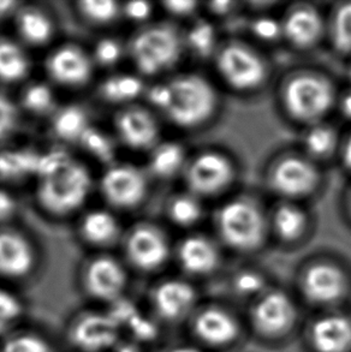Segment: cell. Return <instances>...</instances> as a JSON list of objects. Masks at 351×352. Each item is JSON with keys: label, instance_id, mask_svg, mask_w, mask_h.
Returning a JSON list of instances; mask_svg holds the SVG:
<instances>
[{"label": "cell", "instance_id": "b9f144b4", "mask_svg": "<svg viewBox=\"0 0 351 352\" xmlns=\"http://www.w3.org/2000/svg\"><path fill=\"white\" fill-rule=\"evenodd\" d=\"M17 118L14 106L4 96H0V138L8 136L14 129Z\"/></svg>", "mask_w": 351, "mask_h": 352}, {"label": "cell", "instance_id": "e575fe53", "mask_svg": "<svg viewBox=\"0 0 351 352\" xmlns=\"http://www.w3.org/2000/svg\"><path fill=\"white\" fill-rule=\"evenodd\" d=\"M80 141L90 153L104 162H109L114 157V147L109 138L95 129H88Z\"/></svg>", "mask_w": 351, "mask_h": 352}, {"label": "cell", "instance_id": "7bdbcfd3", "mask_svg": "<svg viewBox=\"0 0 351 352\" xmlns=\"http://www.w3.org/2000/svg\"><path fill=\"white\" fill-rule=\"evenodd\" d=\"M128 327L133 331V333L138 339H142V340H149L154 338V336L157 334V329L152 321H149L140 314L136 315L129 322Z\"/></svg>", "mask_w": 351, "mask_h": 352}, {"label": "cell", "instance_id": "8d00e7d4", "mask_svg": "<svg viewBox=\"0 0 351 352\" xmlns=\"http://www.w3.org/2000/svg\"><path fill=\"white\" fill-rule=\"evenodd\" d=\"M309 151L315 155H325L332 151L336 143V136L331 129L318 126L313 129L306 138Z\"/></svg>", "mask_w": 351, "mask_h": 352}, {"label": "cell", "instance_id": "83f0119b", "mask_svg": "<svg viewBox=\"0 0 351 352\" xmlns=\"http://www.w3.org/2000/svg\"><path fill=\"white\" fill-rule=\"evenodd\" d=\"M184 162V153L176 143H165L153 153L151 166L158 176L169 177L175 175Z\"/></svg>", "mask_w": 351, "mask_h": 352}, {"label": "cell", "instance_id": "30bf717a", "mask_svg": "<svg viewBox=\"0 0 351 352\" xmlns=\"http://www.w3.org/2000/svg\"><path fill=\"white\" fill-rule=\"evenodd\" d=\"M119 329L120 326L109 314H89L74 326L72 339L83 350L101 351L117 343Z\"/></svg>", "mask_w": 351, "mask_h": 352}, {"label": "cell", "instance_id": "db71d44e", "mask_svg": "<svg viewBox=\"0 0 351 352\" xmlns=\"http://www.w3.org/2000/svg\"><path fill=\"white\" fill-rule=\"evenodd\" d=\"M117 352H141L140 351V349L136 348V346H134V345H120L119 346Z\"/></svg>", "mask_w": 351, "mask_h": 352}, {"label": "cell", "instance_id": "484cf974", "mask_svg": "<svg viewBox=\"0 0 351 352\" xmlns=\"http://www.w3.org/2000/svg\"><path fill=\"white\" fill-rule=\"evenodd\" d=\"M28 72V59L22 50L9 41H0V78L17 81Z\"/></svg>", "mask_w": 351, "mask_h": 352}, {"label": "cell", "instance_id": "7a4b0ae2", "mask_svg": "<svg viewBox=\"0 0 351 352\" xmlns=\"http://www.w3.org/2000/svg\"><path fill=\"white\" fill-rule=\"evenodd\" d=\"M169 86L171 101L165 112L176 124L194 126L212 115L215 107V94L212 87L201 77H180Z\"/></svg>", "mask_w": 351, "mask_h": 352}, {"label": "cell", "instance_id": "d4e9b609", "mask_svg": "<svg viewBox=\"0 0 351 352\" xmlns=\"http://www.w3.org/2000/svg\"><path fill=\"white\" fill-rule=\"evenodd\" d=\"M53 128L59 138L65 140H81L88 126L87 116L80 107L69 106L58 112Z\"/></svg>", "mask_w": 351, "mask_h": 352}, {"label": "cell", "instance_id": "5bb4252c", "mask_svg": "<svg viewBox=\"0 0 351 352\" xmlns=\"http://www.w3.org/2000/svg\"><path fill=\"white\" fill-rule=\"evenodd\" d=\"M86 283L92 295L100 300H114L123 290L125 273L114 258L100 257L88 267Z\"/></svg>", "mask_w": 351, "mask_h": 352}, {"label": "cell", "instance_id": "d6986e66", "mask_svg": "<svg viewBox=\"0 0 351 352\" xmlns=\"http://www.w3.org/2000/svg\"><path fill=\"white\" fill-rule=\"evenodd\" d=\"M119 136L128 146L148 148L157 141L158 126L152 116L140 109L124 111L117 119Z\"/></svg>", "mask_w": 351, "mask_h": 352}, {"label": "cell", "instance_id": "ac0fdd59", "mask_svg": "<svg viewBox=\"0 0 351 352\" xmlns=\"http://www.w3.org/2000/svg\"><path fill=\"white\" fill-rule=\"evenodd\" d=\"M34 265V252L29 243L14 232L0 234V273L11 278L28 274Z\"/></svg>", "mask_w": 351, "mask_h": 352}, {"label": "cell", "instance_id": "f5cc1de1", "mask_svg": "<svg viewBox=\"0 0 351 352\" xmlns=\"http://www.w3.org/2000/svg\"><path fill=\"white\" fill-rule=\"evenodd\" d=\"M344 160L347 162V165L351 167V138L348 141L347 147L344 151Z\"/></svg>", "mask_w": 351, "mask_h": 352}, {"label": "cell", "instance_id": "7402d4cb", "mask_svg": "<svg viewBox=\"0 0 351 352\" xmlns=\"http://www.w3.org/2000/svg\"><path fill=\"white\" fill-rule=\"evenodd\" d=\"M284 30L291 43L307 47L318 40L323 30V23L314 10L299 9L288 17Z\"/></svg>", "mask_w": 351, "mask_h": 352}, {"label": "cell", "instance_id": "9a60e30c", "mask_svg": "<svg viewBox=\"0 0 351 352\" xmlns=\"http://www.w3.org/2000/svg\"><path fill=\"white\" fill-rule=\"evenodd\" d=\"M48 72L56 81L67 86H78L89 78L92 65L80 48L62 47L48 60Z\"/></svg>", "mask_w": 351, "mask_h": 352}, {"label": "cell", "instance_id": "8fae6325", "mask_svg": "<svg viewBox=\"0 0 351 352\" xmlns=\"http://www.w3.org/2000/svg\"><path fill=\"white\" fill-rule=\"evenodd\" d=\"M318 173L312 165L301 159L290 157L280 162L273 172L275 189L288 196H301L313 190Z\"/></svg>", "mask_w": 351, "mask_h": 352}, {"label": "cell", "instance_id": "ee69618b", "mask_svg": "<svg viewBox=\"0 0 351 352\" xmlns=\"http://www.w3.org/2000/svg\"><path fill=\"white\" fill-rule=\"evenodd\" d=\"M149 100L152 101L154 105L167 111L171 101V91L169 85H160V86L153 87L149 91Z\"/></svg>", "mask_w": 351, "mask_h": 352}, {"label": "cell", "instance_id": "836d02e7", "mask_svg": "<svg viewBox=\"0 0 351 352\" xmlns=\"http://www.w3.org/2000/svg\"><path fill=\"white\" fill-rule=\"evenodd\" d=\"M170 214L177 224L191 225L199 219L200 215H201V208L194 199L183 196V197L176 199L172 202Z\"/></svg>", "mask_w": 351, "mask_h": 352}, {"label": "cell", "instance_id": "277c9868", "mask_svg": "<svg viewBox=\"0 0 351 352\" xmlns=\"http://www.w3.org/2000/svg\"><path fill=\"white\" fill-rule=\"evenodd\" d=\"M220 234L225 242L242 250L257 248L262 242L265 224L260 210L244 201L225 206L218 219Z\"/></svg>", "mask_w": 351, "mask_h": 352}, {"label": "cell", "instance_id": "8992f818", "mask_svg": "<svg viewBox=\"0 0 351 352\" xmlns=\"http://www.w3.org/2000/svg\"><path fill=\"white\" fill-rule=\"evenodd\" d=\"M218 67L225 80L238 89L259 86L265 77V65L248 48L233 45L219 54Z\"/></svg>", "mask_w": 351, "mask_h": 352}, {"label": "cell", "instance_id": "7c38bea8", "mask_svg": "<svg viewBox=\"0 0 351 352\" xmlns=\"http://www.w3.org/2000/svg\"><path fill=\"white\" fill-rule=\"evenodd\" d=\"M128 254L136 266L149 271L165 262L169 248L165 238L157 230L140 228L129 238Z\"/></svg>", "mask_w": 351, "mask_h": 352}, {"label": "cell", "instance_id": "d6a6232c", "mask_svg": "<svg viewBox=\"0 0 351 352\" xmlns=\"http://www.w3.org/2000/svg\"><path fill=\"white\" fill-rule=\"evenodd\" d=\"M334 43L339 51L351 52V4L338 10L334 21Z\"/></svg>", "mask_w": 351, "mask_h": 352}, {"label": "cell", "instance_id": "681fc988", "mask_svg": "<svg viewBox=\"0 0 351 352\" xmlns=\"http://www.w3.org/2000/svg\"><path fill=\"white\" fill-rule=\"evenodd\" d=\"M14 1H8V0H0V17H3L5 14H9L10 11H12L16 6Z\"/></svg>", "mask_w": 351, "mask_h": 352}, {"label": "cell", "instance_id": "4dcf8cb0", "mask_svg": "<svg viewBox=\"0 0 351 352\" xmlns=\"http://www.w3.org/2000/svg\"><path fill=\"white\" fill-rule=\"evenodd\" d=\"M53 93L50 87L43 83H35L24 91L23 104L28 110L43 113L50 110L53 105Z\"/></svg>", "mask_w": 351, "mask_h": 352}, {"label": "cell", "instance_id": "e0dca14e", "mask_svg": "<svg viewBox=\"0 0 351 352\" xmlns=\"http://www.w3.org/2000/svg\"><path fill=\"white\" fill-rule=\"evenodd\" d=\"M195 300L196 294L193 286L180 280L162 283L153 297L158 313L167 320L183 318L194 307Z\"/></svg>", "mask_w": 351, "mask_h": 352}, {"label": "cell", "instance_id": "11a10c76", "mask_svg": "<svg viewBox=\"0 0 351 352\" xmlns=\"http://www.w3.org/2000/svg\"><path fill=\"white\" fill-rule=\"evenodd\" d=\"M170 352H201L198 349L191 348V346H180V348H176Z\"/></svg>", "mask_w": 351, "mask_h": 352}, {"label": "cell", "instance_id": "4fadbf2b", "mask_svg": "<svg viewBox=\"0 0 351 352\" xmlns=\"http://www.w3.org/2000/svg\"><path fill=\"white\" fill-rule=\"evenodd\" d=\"M304 294L318 303H331L342 297L345 291V278L337 267L317 265L304 274Z\"/></svg>", "mask_w": 351, "mask_h": 352}, {"label": "cell", "instance_id": "6da1fadb", "mask_svg": "<svg viewBox=\"0 0 351 352\" xmlns=\"http://www.w3.org/2000/svg\"><path fill=\"white\" fill-rule=\"evenodd\" d=\"M40 178L39 199L52 213L65 214L76 210L89 194V173L86 167L72 162L70 157Z\"/></svg>", "mask_w": 351, "mask_h": 352}, {"label": "cell", "instance_id": "cb8c5ba5", "mask_svg": "<svg viewBox=\"0 0 351 352\" xmlns=\"http://www.w3.org/2000/svg\"><path fill=\"white\" fill-rule=\"evenodd\" d=\"M82 232L89 242L104 244L116 237L118 232V225L109 213L104 210H95L83 220Z\"/></svg>", "mask_w": 351, "mask_h": 352}, {"label": "cell", "instance_id": "603a6c76", "mask_svg": "<svg viewBox=\"0 0 351 352\" xmlns=\"http://www.w3.org/2000/svg\"><path fill=\"white\" fill-rule=\"evenodd\" d=\"M40 154L32 151H11L0 153V176L21 178L38 173Z\"/></svg>", "mask_w": 351, "mask_h": 352}, {"label": "cell", "instance_id": "9c48e42d", "mask_svg": "<svg viewBox=\"0 0 351 352\" xmlns=\"http://www.w3.org/2000/svg\"><path fill=\"white\" fill-rule=\"evenodd\" d=\"M253 320L262 333L275 336L289 329L295 320V305L280 291L267 292L257 300Z\"/></svg>", "mask_w": 351, "mask_h": 352}, {"label": "cell", "instance_id": "7dc6e473", "mask_svg": "<svg viewBox=\"0 0 351 352\" xmlns=\"http://www.w3.org/2000/svg\"><path fill=\"white\" fill-rule=\"evenodd\" d=\"M167 9L175 14H188L193 12L196 6L195 1H167Z\"/></svg>", "mask_w": 351, "mask_h": 352}, {"label": "cell", "instance_id": "f35d334b", "mask_svg": "<svg viewBox=\"0 0 351 352\" xmlns=\"http://www.w3.org/2000/svg\"><path fill=\"white\" fill-rule=\"evenodd\" d=\"M3 352H52L43 339L32 334L17 336L5 344Z\"/></svg>", "mask_w": 351, "mask_h": 352}, {"label": "cell", "instance_id": "f6af8a7d", "mask_svg": "<svg viewBox=\"0 0 351 352\" xmlns=\"http://www.w3.org/2000/svg\"><path fill=\"white\" fill-rule=\"evenodd\" d=\"M254 32L260 36V38L270 40L275 38L279 34L280 28L278 23L270 19H262L257 21L254 25Z\"/></svg>", "mask_w": 351, "mask_h": 352}, {"label": "cell", "instance_id": "5b68a950", "mask_svg": "<svg viewBox=\"0 0 351 352\" xmlns=\"http://www.w3.org/2000/svg\"><path fill=\"white\" fill-rule=\"evenodd\" d=\"M331 86L317 76H299L285 89V104L290 113L302 120L320 118L332 104Z\"/></svg>", "mask_w": 351, "mask_h": 352}, {"label": "cell", "instance_id": "60d3db41", "mask_svg": "<svg viewBox=\"0 0 351 352\" xmlns=\"http://www.w3.org/2000/svg\"><path fill=\"white\" fill-rule=\"evenodd\" d=\"M235 286L238 292L243 295H254L262 290L264 280L262 276L253 272H243L236 278Z\"/></svg>", "mask_w": 351, "mask_h": 352}, {"label": "cell", "instance_id": "c3c4849f", "mask_svg": "<svg viewBox=\"0 0 351 352\" xmlns=\"http://www.w3.org/2000/svg\"><path fill=\"white\" fill-rule=\"evenodd\" d=\"M14 204L12 197L4 190H0V220H4L12 214Z\"/></svg>", "mask_w": 351, "mask_h": 352}, {"label": "cell", "instance_id": "ba28073f", "mask_svg": "<svg viewBox=\"0 0 351 352\" xmlns=\"http://www.w3.org/2000/svg\"><path fill=\"white\" fill-rule=\"evenodd\" d=\"M233 175V167L225 157L209 153L190 165L188 183L195 192L211 195L228 186Z\"/></svg>", "mask_w": 351, "mask_h": 352}, {"label": "cell", "instance_id": "d590c367", "mask_svg": "<svg viewBox=\"0 0 351 352\" xmlns=\"http://www.w3.org/2000/svg\"><path fill=\"white\" fill-rule=\"evenodd\" d=\"M22 313L19 298L9 291L0 290V333L9 329Z\"/></svg>", "mask_w": 351, "mask_h": 352}, {"label": "cell", "instance_id": "52a82bcc", "mask_svg": "<svg viewBox=\"0 0 351 352\" xmlns=\"http://www.w3.org/2000/svg\"><path fill=\"white\" fill-rule=\"evenodd\" d=\"M103 191L106 199L117 207H133L146 194V179L142 173L131 166H116L103 178Z\"/></svg>", "mask_w": 351, "mask_h": 352}, {"label": "cell", "instance_id": "f1b7e54d", "mask_svg": "<svg viewBox=\"0 0 351 352\" xmlns=\"http://www.w3.org/2000/svg\"><path fill=\"white\" fill-rule=\"evenodd\" d=\"M142 91V82L138 77L118 75L109 78L103 86V94L109 101L133 100Z\"/></svg>", "mask_w": 351, "mask_h": 352}, {"label": "cell", "instance_id": "bcb514c9", "mask_svg": "<svg viewBox=\"0 0 351 352\" xmlns=\"http://www.w3.org/2000/svg\"><path fill=\"white\" fill-rule=\"evenodd\" d=\"M125 12L135 21L147 19L151 14V5L146 1H131L125 6Z\"/></svg>", "mask_w": 351, "mask_h": 352}, {"label": "cell", "instance_id": "1f68e13d", "mask_svg": "<svg viewBox=\"0 0 351 352\" xmlns=\"http://www.w3.org/2000/svg\"><path fill=\"white\" fill-rule=\"evenodd\" d=\"M81 11L90 21L106 23L116 17L118 5L111 0H87L81 3Z\"/></svg>", "mask_w": 351, "mask_h": 352}, {"label": "cell", "instance_id": "f546056e", "mask_svg": "<svg viewBox=\"0 0 351 352\" xmlns=\"http://www.w3.org/2000/svg\"><path fill=\"white\" fill-rule=\"evenodd\" d=\"M275 229L281 237L295 239L304 230L306 217L301 210L292 206H283L275 213Z\"/></svg>", "mask_w": 351, "mask_h": 352}, {"label": "cell", "instance_id": "4316f807", "mask_svg": "<svg viewBox=\"0 0 351 352\" xmlns=\"http://www.w3.org/2000/svg\"><path fill=\"white\" fill-rule=\"evenodd\" d=\"M19 29L29 43H43L52 34V23L46 14L38 10H24L19 14Z\"/></svg>", "mask_w": 351, "mask_h": 352}, {"label": "cell", "instance_id": "2e32d148", "mask_svg": "<svg viewBox=\"0 0 351 352\" xmlns=\"http://www.w3.org/2000/svg\"><path fill=\"white\" fill-rule=\"evenodd\" d=\"M312 342L319 352H347L351 348V321L343 315H328L315 321Z\"/></svg>", "mask_w": 351, "mask_h": 352}, {"label": "cell", "instance_id": "ffe728a7", "mask_svg": "<svg viewBox=\"0 0 351 352\" xmlns=\"http://www.w3.org/2000/svg\"><path fill=\"white\" fill-rule=\"evenodd\" d=\"M195 332L204 343L222 346L237 337L238 324L225 310L209 308L198 316Z\"/></svg>", "mask_w": 351, "mask_h": 352}, {"label": "cell", "instance_id": "3957f363", "mask_svg": "<svg viewBox=\"0 0 351 352\" xmlns=\"http://www.w3.org/2000/svg\"><path fill=\"white\" fill-rule=\"evenodd\" d=\"M180 40L170 27H153L134 38L131 54L138 69L147 75L164 72L180 58Z\"/></svg>", "mask_w": 351, "mask_h": 352}, {"label": "cell", "instance_id": "ab89813d", "mask_svg": "<svg viewBox=\"0 0 351 352\" xmlns=\"http://www.w3.org/2000/svg\"><path fill=\"white\" fill-rule=\"evenodd\" d=\"M120 53H122V48L118 43L112 38H105L103 41H100L95 48L96 59L105 65H111L117 62L120 57Z\"/></svg>", "mask_w": 351, "mask_h": 352}, {"label": "cell", "instance_id": "44dd1931", "mask_svg": "<svg viewBox=\"0 0 351 352\" xmlns=\"http://www.w3.org/2000/svg\"><path fill=\"white\" fill-rule=\"evenodd\" d=\"M180 261L185 271L194 274H206L217 266L218 252L207 239L188 238L180 245Z\"/></svg>", "mask_w": 351, "mask_h": 352}, {"label": "cell", "instance_id": "f907efd6", "mask_svg": "<svg viewBox=\"0 0 351 352\" xmlns=\"http://www.w3.org/2000/svg\"><path fill=\"white\" fill-rule=\"evenodd\" d=\"M230 5L231 3H214L212 4V8H213L214 11H217V12H225V11H228V8H230Z\"/></svg>", "mask_w": 351, "mask_h": 352}, {"label": "cell", "instance_id": "816d5d0a", "mask_svg": "<svg viewBox=\"0 0 351 352\" xmlns=\"http://www.w3.org/2000/svg\"><path fill=\"white\" fill-rule=\"evenodd\" d=\"M343 111L344 113L351 118V94L348 96L343 101Z\"/></svg>", "mask_w": 351, "mask_h": 352}, {"label": "cell", "instance_id": "74e56055", "mask_svg": "<svg viewBox=\"0 0 351 352\" xmlns=\"http://www.w3.org/2000/svg\"><path fill=\"white\" fill-rule=\"evenodd\" d=\"M190 47L200 56H207L214 47V30L211 25L200 23L193 28L189 34Z\"/></svg>", "mask_w": 351, "mask_h": 352}]
</instances>
